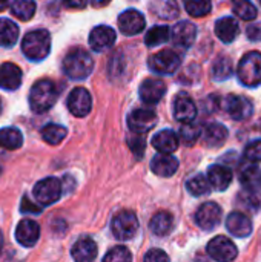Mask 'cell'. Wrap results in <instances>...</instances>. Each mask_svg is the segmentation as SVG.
Instances as JSON below:
<instances>
[{
    "mask_svg": "<svg viewBox=\"0 0 261 262\" xmlns=\"http://www.w3.org/2000/svg\"><path fill=\"white\" fill-rule=\"evenodd\" d=\"M94 69V60L83 48H75L63 58V72L71 80H85Z\"/></svg>",
    "mask_w": 261,
    "mask_h": 262,
    "instance_id": "obj_1",
    "label": "cell"
},
{
    "mask_svg": "<svg viewBox=\"0 0 261 262\" xmlns=\"http://www.w3.org/2000/svg\"><path fill=\"white\" fill-rule=\"evenodd\" d=\"M22 51L31 61H42L51 51V35L46 29L29 31L22 41Z\"/></svg>",
    "mask_w": 261,
    "mask_h": 262,
    "instance_id": "obj_2",
    "label": "cell"
},
{
    "mask_svg": "<svg viewBox=\"0 0 261 262\" xmlns=\"http://www.w3.org/2000/svg\"><path fill=\"white\" fill-rule=\"evenodd\" d=\"M57 97H58V92H57L55 83H52L51 80L37 81L31 88V92H29L31 111L35 114L46 112L48 109H51L54 106V103L57 101Z\"/></svg>",
    "mask_w": 261,
    "mask_h": 262,
    "instance_id": "obj_3",
    "label": "cell"
},
{
    "mask_svg": "<svg viewBox=\"0 0 261 262\" xmlns=\"http://www.w3.org/2000/svg\"><path fill=\"white\" fill-rule=\"evenodd\" d=\"M238 80L246 88H257L261 84V54L248 52L238 63Z\"/></svg>",
    "mask_w": 261,
    "mask_h": 262,
    "instance_id": "obj_4",
    "label": "cell"
},
{
    "mask_svg": "<svg viewBox=\"0 0 261 262\" xmlns=\"http://www.w3.org/2000/svg\"><path fill=\"white\" fill-rule=\"evenodd\" d=\"M112 235L118 241H129L135 236L138 230V220L131 210H123L114 216L111 224Z\"/></svg>",
    "mask_w": 261,
    "mask_h": 262,
    "instance_id": "obj_5",
    "label": "cell"
},
{
    "mask_svg": "<svg viewBox=\"0 0 261 262\" xmlns=\"http://www.w3.org/2000/svg\"><path fill=\"white\" fill-rule=\"evenodd\" d=\"M222 107L226 114H229V117L235 121H243L248 120L252 114H254V104L252 101L245 97V95H228L225 97L222 101Z\"/></svg>",
    "mask_w": 261,
    "mask_h": 262,
    "instance_id": "obj_6",
    "label": "cell"
},
{
    "mask_svg": "<svg viewBox=\"0 0 261 262\" xmlns=\"http://www.w3.org/2000/svg\"><path fill=\"white\" fill-rule=\"evenodd\" d=\"M182 64V57L172 49H163L149 58V68L162 75L174 74Z\"/></svg>",
    "mask_w": 261,
    "mask_h": 262,
    "instance_id": "obj_7",
    "label": "cell"
},
{
    "mask_svg": "<svg viewBox=\"0 0 261 262\" xmlns=\"http://www.w3.org/2000/svg\"><path fill=\"white\" fill-rule=\"evenodd\" d=\"M32 193H34V198L38 204L51 206L55 201H58L62 196V183L54 177L45 178L34 186Z\"/></svg>",
    "mask_w": 261,
    "mask_h": 262,
    "instance_id": "obj_8",
    "label": "cell"
},
{
    "mask_svg": "<svg viewBox=\"0 0 261 262\" xmlns=\"http://www.w3.org/2000/svg\"><path fill=\"white\" fill-rule=\"evenodd\" d=\"M208 255L215 261H234L238 255L237 246L226 236H217L208 244Z\"/></svg>",
    "mask_w": 261,
    "mask_h": 262,
    "instance_id": "obj_9",
    "label": "cell"
},
{
    "mask_svg": "<svg viewBox=\"0 0 261 262\" xmlns=\"http://www.w3.org/2000/svg\"><path fill=\"white\" fill-rule=\"evenodd\" d=\"M223 216V210L217 203H205L198 207L195 213V223L202 230L211 232L214 230Z\"/></svg>",
    "mask_w": 261,
    "mask_h": 262,
    "instance_id": "obj_10",
    "label": "cell"
},
{
    "mask_svg": "<svg viewBox=\"0 0 261 262\" xmlns=\"http://www.w3.org/2000/svg\"><path fill=\"white\" fill-rule=\"evenodd\" d=\"M155 124H157V114L151 109H146V107L135 109L128 117V126H129L131 132H134V134L145 135Z\"/></svg>",
    "mask_w": 261,
    "mask_h": 262,
    "instance_id": "obj_11",
    "label": "cell"
},
{
    "mask_svg": "<svg viewBox=\"0 0 261 262\" xmlns=\"http://www.w3.org/2000/svg\"><path fill=\"white\" fill-rule=\"evenodd\" d=\"M68 109L75 117H85L92 109V97L85 88H75L71 91L66 100Z\"/></svg>",
    "mask_w": 261,
    "mask_h": 262,
    "instance_id": "obj_12",
    "label": "cell"
},
{
    "mask_svg": "<svg viewBox=\"0 0 261 262\" xmlns=\"http://www.w3.org/2000/svg\"><path fill=\"white\" fill-rule=\"evenodd\" d=\"M115 41V31L111 26H95L89 34V46L95 52H105L112 48Z\"/></svg>",
    "mask_w": 261,
    "mask_h": 262,
    "instance_id": "obj_13",
    "label": "cell"
},
{
    "mask_svg": "<svg viewBox=\"0 0 261 262\" xmlns=\"http://www.w3.org/2000/svg\"><path fill=\"white\" fill-rule=\"evenodd\" d=\"M146 26V20L142 12L135 9H128L120 14L118 17V28L125 35H135L140 34Z\"/></svg>",
    "mask_w": 261,
    "mask_h": 262,
    "instance_id": "obj_14",
    "label": "cell"
},
{
    "mask_svg": "<svg viewBox=\"0 0 261 262\" xmlns=\"http://www.w3.org/2000/svg\"><path fill=\"white\" fill-rule=\"evenodd\" d=\"M174 115L175 120H178L180 123L194 121V118L197 117V106L186 92H180L174 98Z\"/></svg>",
    "mask_w": 261,
    "mask_h": 262,
    "instance_id": "obj_15",
    "label": "cell"
},
{
    "mask_svg": "<svg viewBox=\"0 0 261 262\" xmlns=\"http://www.w3.org/2000/svg\"><path fill=\"white\" fill-rule=\"evenodd\" d=\"M226 229L235 238H248L252 233V221L243 212H232L226 218Z\"/></svg>",
    "mask_w": 261,
    "mask_h": 262,
    "instance_id": "obj_16",
    "label": "cell"
},
{
    "mask_svg": "<svg viewBox=\"0 0 261 262\" xmlns=\"http://www.w3.org/2000/svg\"><path fill=\"white\" fill-rule=\"evenodd\" d=\"M195 37H197V26L191 21H178L172 31H171V38L172 41L180 46V48H191L192 43L195 41Z\"/></svg>",
    "mask_w": 261,
    "mask_h": 262,
    "instance_id": "obj_17",
    "label": "cell"
},
{
    "mask_svg": "<svg viewBox=\"0 0 261 262\" xmlns=\"http://www.w3.org/2000/svg\"><path fill=\"white\" fill-rule=\"evenodd\" d=\"M166 94L165 81L158 78H148L140 86V98L146 104H157Z\"/></svg>",
    "mask_w": 261,
    "mask_h": 262,
    "instance_id": "obj_18",
    "label": "cell"
},
{
    "mask_svg": "<svg viewBox=\"0 0 261 262\" xmlns=\"http://www.w3.org/2000/svg\"><path fill=\"white\" fill-rule=\"evenodd\" d=\"M40 227L34 220H22L15 229V238L23 247H32L38 241Z\"/></svg>",
    "mask_w": 261,
    "mask_h": 262,
    "instance_id": "obj_19",
    "label": "cell"
},
{
    "mask_svg": "<svg viewBox=\"0 0 261 262\" xmlns=\"http://www.w3.org/2000/svg\"><path fill=\"white\" fill-rule=\"evenodd\" d=\"M208 181L212 189L223 192L232 183V170L223 164H214L208 169Z\"/></svg>",
    "mask_w": 261,
    "mask_h": 262,
    "instance_id": "obj_20",
    "label": "cell"
},
{
    "mask_svg": "<svg viewBox=\"0 0 261 262\" xmlns=\"http://www.w3.org/2000/svg\"><path fill=\"white\" fill-rule=\"evenodd\" d=\"M151 169L155 175L169 178L178 170V160L172 154H158L152 158Z\"/></svg>",
    "mask_w": 261,
    "mask_h": 262,
    "instance_id": "obj_21",
    "label": "cell"
},
{
    "mask_svg": "<svg viewBox=\"0 0 261 262\" xmlns=\"http://www.w3.org/2000/svg\"><path fill=\"white\" fill-rule=\"evenodd\" d=\"M22 84V71L14 63H3L0 66V88L5 91H15Z\"/></svg>",
    "mask_w": 261,
    "mask_h": 262,
    "instance_id": "obj_22",
    "label": "cell"
},
{
    "mask_svg": "<svg viewBox=\"0 0 261 262\" xmlns=\"http://www.w3.org/2000/svg\"><path fill=\"white\" fill-rule=\"evenodd\" d=\"M240 184L246 190L258 192L261 189V169L249 161L248 164H243L240 167Z\"/></svg>",
    "mask_w": 261,
    "mask_h": 262,
    "instance_id": "obj_23",
    "label": "cell"
},
{
    "mask_svg": "<svg viewBox=\"0 0 261 262\" xmlns=\"http://www.w3.org/2000/svg\"><path fill=\"white\" fill-rule=\"evenodd\" d=\"M240 34V25L234 17H222L215 21V35L223 43H232Z\"/></svg>",
    "mask_w": 261,
    "mask_h": 262,
    "instance_id": "obj_24",
    "label": "cell"
},
{
    "mask_svg": "<svg viewBox=\"0 0 261 262\" xmlns=\"http://www.w3.org/2000/svg\"><path fill=\"white\" fill-rule=\"evenodd\" d=\"M228 137H229V132L225 127V124H222V123H209L203 132V140L208 147L223 146L226 143Z\"/></svg>",
    "mask_w": 261,
    "mask_h": 262,
    "instance_id": "obj_25",
    "label": "cell"
},
{
    "mask_svg": "<svg viewBox=\"0 0 261 262\" xmlns=\"http://www.w3.org/2000/svg\"><path fill=\"white\" fill-rule=\"evenodd\" d=\"M178 144H180L178 135L174 130H169V129L160 130L152 138L154 149H157L162 154H172V152H175L177 147H178Z\"/></svg>",
    "mask_w": 261,
    "mask_h": 262,
    "instance_id": "obj_26",
    "label": "cell"
},
{
    "mask_svg": "<svg viewBox=\"0 0 261 262\" xmlns=\"http://www.w3.org/2000/svg\"><path fill=\"white\" fill-rule=\"evenodd\" d=\"M71 255L78 262L94 261L97 258V244L91 238H82L74 244Z\"/></svg>",
    "mask_w": 261,
    "mask_h": 262,
    "instance_id": "obj_27",
    "label": "cell"
},
{
    "mask_svg": "<svg viewBox=\"0 0 261 262\" xmlns=\"http://www.w3.org/2000/svg\"><path fill=\"white\" fill-rule=\"evenodd\" d=\"M151 11L165 20H172L180 14L177 0H151Z\"/></svg>",
    "mask_w": 261,
    "mask_h": 262,
    "instance_id": "obj_28",
    "label": "cell"
},
{
    "mask_svg": "<svg viewBox=\"0 0 261 262\" xmlns=\"http://www.w3.org/2000/svg\"><path fill=\"white\" fill-rule=\"evenodd\" d=\"M151 232L157 236H166L171 233L172 227H174V220L168 212H160L157 215L152 216L151 223H149Z\"/></svg>",
    "mask_w": 261,
    "mask_h": 262,
    "instance_id": "obj_29",
    "label": "cell"
},
{
    "mask_svg": "<svg viewBox=\"0 0 261 262\" xmlns=\"http://www.w3.org/2000/svg\"><path fill=\"white\" fill-rule=\"evenodd\" d=\"M18 38V26L9 18H0V46L11 48Z\"/></svg>",
    "mask_w": 261,
    "mask_h": 262,
    "instance_id": "obj_30",
    "label": "cell"
},
{
    "mask_svg": "<svg viewBox=\"0 0 261 262\" xmlns=\"http://www.w3.org/2000/svg\"><path fill=\"white\" fill-rule=\"evenodd\" d=\"M23 144V135L17 127H5L0 130V147L15 150Z\"/></svg>",
    "mask_w": 261,
    "mask_h": 262,
    "instance_id": "obj_31",
    "label": "cell"
},
{
    "mask_svg": "<svg viewBox=\"0 0 261 262\" xmlns=\"http://www.w3.org/2000/svg\"><path fill=\"white\" fill-rule=\"evenodd\" d=\"M186 189L194 196H205V195H208L211 192V184H209V181H208V178L205 175L198 173V175L188 180Z\"/></svg>",
    "mask_w": 261,
    "mask_h": 262,
    "instance_id": "obj_32",
    "label": "cell"
},
{
    "mask_svg": "<svg viewBox=\"0 0 261 262\" xmlns=\"http://www.w3.org/2000/svg\"><path fill=\"white\" fill-rule=\"evenodd\" d=\"M66 134H68L66 127H63L60 124H48L42 129V138L51 146L60 144L65 140Z\"/></svg>",
    "mask_w": 261,
    "mask_h": 262,
    "instance_id": "obj_33",
    "label": "cell"
},
{
    "mask_svg": "<svg viewBox=\"0 0 261 262\" xmlns=\"http://www.w3.org/2000/svg\"><path fill=\"white\" fill-rule=\"evenodd\" d=\"M11 12L14 17L20 20H29L35 14V2L34 0H14L11 5Z\"/></svg>",
    "mask_w": 261,
    "mask_h": 262,
    "instance_id": "obj_34",
    "label": "cell"
},
{
    "mask_svg": "<svg viewBox=\"0 0 261 262\" xmlns=\"http://www.w3.org/2000/svg\"><path fill=\"white\" fill-rule=\"evenodd\" d=\"M234 72V68H232V60L229 57H220L215 60L214 66H212V78L214 80H218V81H223L226 78H229Z\"/></svg>",
    "mask_w": 261,
    "mask_h": 262,
    "instance_id": "obj_35",
    "label": "cell"
},
{
    "mask_svg": "<svg viewBox=\"0 0 261 262\" xmlns=\"http://www.w3.org/2000/svg\"><path fill=\"white\" fill-rule=\"evenodd\" d=\"M232 11L237 17H240L242 20H246V21L254 20L258 14L257 6L251 0H234Z\"/></svg>",
    "mask_w": 261,
    "mask_h": 262,
    "instance_id": "obj_36",
    "label": "cell"
},
{
    "mask_svg": "<svg viewBox=\"0 0 261 262\" xmlns=\"http://www.w3.org/2000/svg\"><path fill=\"white\" fill-rule=\"evenodd\" d=\"M169 37H171V31L168 26H154L146 32L145 41L149 48H154L162 43H166Z\"/></svg>",
    "mask_w": 261,
    "mask_h": 262,
    "instance_id": "obj_37",
    "label": "cell"
},
{
    "mask_svg": "<svg viewBox=\"0 0 261 262\" xmlns=\"http://www.w3.org/2000/svg\"><path fill=\"white\" fill-rule=\"evenodd\" d=\"M202 135V127L198 124H194L192 121L189 123H185L182 127H180V132H178V140L185 144V146H192L197 143V140L200 138Z\"/></svg>",
    "mask_w": 261,
    "mask_h": 262,
    "instance_id": "obj_38",
    "label": "cell"
},
{
    "mask_svg": "<svg viewBox=\"0 0 261 262\" xmlns=\"http://www.w3.org/2000/svg\"><path fill=\"white\" fill-rule=\"evenodd\" d=\"M237 200H238V204L242 207H245L246 210H249L252 213H257L261 209V196L258 192L245 189L243 193H238Z\"/></svg>",
    "mask_w": 261,
    "mask_h": 262,
    "instance_id": "obj_39",
    "label": "cell"
},
{
    "mask_svg": "<svg viewBox=\"0 0 261 262\" xmlns=\"http://www.w3.org/2000/svg\"><path fill=\"white\" fill-rule=\"evenodd\" d=\"M185 8L192 17H205L212 11V3L211 0H186Z\"/></svg>",
    "mask_w": 261,
    "mask_h": 262,
    "instance_id": "obj_40",
    "label": "cell"
},
{
    "mask_svg": "<svg viewBox=\"0 0 261 262\" xmlns=\"http://www.w3.org/2000/svg\"><path fill=\"white\" fill-rule=\"evenodd\" d=\"M132 259V255L129 253V250L123 246H117V247H112L105 256H103V261H112V262H122V261H131Z\"/></svg>",
    "mask_w": 261,
    "mask_h": 262,
    "instance_id": "obj_41",
    "label": "cell"
},
{
    "mask_svg": "<svg viewBox=\"0 0 261 262\" xmlns=\"http://www.w3.org/2000/svg\"><path fill=\"white\" fill-rule=\"evenodd\" d=\"M245 158L252 163H260L261 161V140H255L249 143L245 149Z\"/></svg>",
    "mask_w": 261,
    "mask_h": 262,
    "instance_id": "obj_42",
    "label": "cell"
},
{
    "mask_svg": "<svg viewBox=\"0 0 261 262\" xmlns=\"http://www.w3.org/2000/svg\"><path fill=\"white\" fill-rule=\"evenodd\" d=\"M128 144L137 157H142L145 152V147H146V140L142 137V134H137V137H131L128 140Z\"/></svg>",
    "mask_w": 261,
    "mask_h": 262,
    "instance_id": "obj_43",
    "label": "cell"
},
{
    "mask_svg": "<svg viewBox=\"0 0 261 262\" xmlns=\"http://www.w3.org/2000/svg\"><path fill=\"white\" fill-rule=\"evenodd\" d=\"M145 261L148 262H158V261H169V256L158 250V249H154V250H149L146 255H145Z\"/></svg>",
    "mask_w": 261,
    "mask_h": 262,
    "instance_id": "obj_44",
    "label": "cell"
},
{
    "mask_svg": "<svg viewBox=\"0 0 261 262\" xmlns=\"http://www.w3.org/2000/svg\"><path fill=\"white\" fill-rule=\"evenodd\" d=\"M246 35L249 40H260L261 38V23L260 25H251L246 29Z\"/></svg>",
    "mask_w": 261,
    "mask_h": 262,
    "instance_id": "obj_45",
    "label": "cell"
},
{
    "mask_svg": "<svg viewBox=\"0 0 261 262\" xmlns=\"http://www.w3.org/2000/svg\"><path fill=\"white\" fill-rule=\"evenodd\" d=\"M20 210L22 212H31V213H38L40 212V207L38 206H34L32 204V201H29L26 196L23 198V201H22V206H20Z\"/></svg>",
    "mask_w": 261,
    "mask_h": 262,
    "instance_id": "obj_46",
    "label": "cell"
},
{
    "mask_svg": "<svg viewBox=\"0 0 261 262\" xmlns=\"http://www.w3.org/2000/svg\"><path fill=\"white\" fill-rule=\"evenodd\" d=\"M65 6L72 9H83L88 3V0H62Z\"/></svg>",
    "mask_w": 261,
    "mask_h": 262,
    "instance_id": "obj_47",
    "label": "cell"
},
{
    "mask_svg": "<svg viewBox=\"0 0 261 262\" xmlns=\"http://www.w3.org/2000/svg\"><path fill=\"white\" fill-rule=\"evenodd\" d=\"M111 0H91V3L95 6V8H102V6H106Z\"/></svg>",
    "mask_w": 261,
    "mask_h": 262,
    "instance_id": "obj_48",
    "label": "cell"
},
{
    "mask_svg": "<svg viewBox=\"0 0 261 262\" xmlns=\"http://www.w3.org/2000/svg\"><path fill=\"white\" fill-rule=\"evenodd\" d=\"M8 2H9V0H0V12H2V11H3V9L6 8Z\"/></svg>",
    "mask_w": 261,
    "mask_h": 262,
    "instance_id": "obj_49",
    "label": "cell"
},
{
    "mask_svg": "<svg viewBox=\"0 0 261 262\" xmlns=\"http://www.w3.org/2000/svg\"><path fill=\"white\" fill-rule=\"evenodd\" d=\"M2 246H3V236H2V232H0V250H2Z\"/></svg>",
    "mask_w": 261,
    "mask_h": 262,
    "instance_id": "obj_50",
    "label": "cell"
},
{
    "mask_svg": "<svg viewBox=\"0 0 261 262\" xmlns=\"http://www.w3.org/2000/svg\"><path fill=\"white\" fill-rule=\"evenodd\" d=\"M0 112H2V100H0Z\"/></svg>",
    "mask_w": 261,
    "mask_h": 262,
    "instance_id": "obj_51",
    "label": "cell"
},
{
    "mask_svg": "<svg viewBox=\"0 0 261 262\" xmlns=\"http://www.w3.org/2000/svg\"><path fill=\"white\" fill-rule=\"evenodd\" d=\"M258 2H260V5H261V0H258Z\"/></svg>",
    "mask_w": 261,
    "mask_h": 262,
    "instance_id": "obj_52",
    "label": "cell"
}]
</instances>
